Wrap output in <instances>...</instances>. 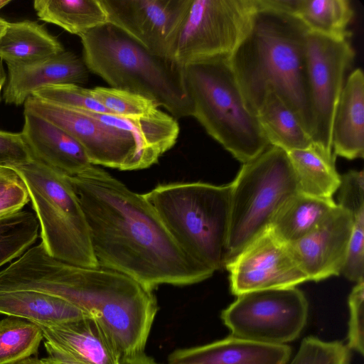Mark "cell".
<instances>
[{"label":"cell","instance_id":"f1b7e54d","mask_svg":"<svg viewBox=\"0 0 364 364\" xmlns=\"http://www.w3.org/2000/svg\"><path fill=\"white\" fill-rule=\"evenodd\" d=\"M43 338L36 323L18 318L0 320V364H14L36 354Z\"/></svg>","mask_w":364,"mask_h":364},{"label":"cell","instance_id":"9a60e30c","mask_svg":"<svg viewBox=\"0 0 364 364\" xmlns=\"http://www.w3.org/2000/svg\"><path fill=\"white\" fill-rule=\"evenodd\" d=\"M352 228L351 215L336 205L311 232L289 244L308 281L318 282L341 273Z\"/></svg>","mask_w":364,"mask_h":364},{"label":"cell","instance_id":"8fae6325","mask_svg":"<svg viewBox=\"0 0 364 364\" xmlns=\"http://www.w3.org/2000/svg\"><path fill=\"white\" fill-rule=\"evenodd\" d=\"M354 58L349 39H336L309 31L306 70L311 139L323 156L334 162L332 124L345 73Z\"/></svg>","mask_w":364,"mask_h":364},{"label":"cell","instance_id":"f35d334b","mask_svg":"<svg viewBox=\"0 0 364 364\" xmlns=\"http://www.w3.org/2000/svg\"><path fill=\"white\" fill-rule=\"evenodd\" d=\"M44 346L48 355L41 359L43 364H85L73 358L47 341L44 342Z\"/></svg>","mask_w":364,"mask_h":364},{"label":"cell","instance_id":"b9f144b4","mask_svg":"<svg viewBox=\"0 0 364 364\" xmlns=\"http://www.w3.org/2000/svg\"><path fill=\"white\" fill-rule=\"evenodd\" d=\"M3 62L4 61L0 59V102L1 101V92L7 80Z\"/></svg>","mask_w":364,"mask_h":364},{"label":"cell","instance_id":"603a6c76","mask_svg":"<svg viewBox=\"0 0 364 364\" xmlns=\"http://www.w3.org/2000/svg\"><path fill=\"white\" fill-rule=\"evenodd\" d=\"M64 50L57 38L43 26L30 20L9 22L0 41V59L6 65H31Z\"/></svg>","mask_w":364,"mask_h":364},{"label":"cell","instance_id":"6da1fadb","mask_svg":"<svg viewBox=\"0 0 364 364\" xmlns=\"http://www.w3.org/2000/svg\"><path fill=\"white\" fill-rule=\"evenodd\" d=\"M67 177L83 210L98 266L151 290L196 284L214 273L181 249L144 194L94 165Z\"/></svg>","mask_w":364,"mask_h":364},{"label":"cell","instance_id":"d6986e66","mask_svg":"<svg viewBox=\"0 0 364 364\" xmlns=\"http://www.w3.org/2000/svg\"><path fill=\"white\" fill-rule=\"evenodd\" d=\"M46 340L85 364H119L121 355L100 323L90 316L38 325Z\"/></svg>","mask_w":364,"mask_h":364},{"label":"cell","instance_id":"4dcf8cb0","mask_svg":"<svg viewBox=\"0 0 364 364\" xmlns=\"http://www.w3.org/2000/svg\"><path fill=\"white\" fill-rule=\"evenodd\" d=\"M90 95L112 114L128 118L148 116L159 107L150 100L129 91L114 87L88 89Z\"/></svg>","mask_w":364,"mask_h":364},{"label":"cell","instance_id":"ee69618b","mask_svg":"<svg viewBox=\"0 0 364 364\" xmlns=\"http://www.w3.org/2000/svg\"><path fill=\"white\" fill-rule=\"evenodd\" d=\"M9 23V22H8L6 20L0 17V41L7 29Z\"/></svg>","mask_w":364,"mask_h":364},{"label":"cell","instance_id":"ffe728a7","mask_svg":"<svg viewBox=\"0 0 364 364\" xmlns=\"http://www.w3.org/2000/svg\"><path fill=\"white\" fill-rule=\"evenodd\" d=\"M333 155L349 160L364 156V75L355 69L343 85L334 113Z\"/></svg>","mask_w":364,"mask_h":364},{"label":"cell","instance_id":"5bb4252c","mask_svg":"<svg viewBox=\"0 0 364 364\" xmlns=\"http://www.w3.org/2000/svg\"><path fill=\"white\" fill-rule=\"evenodd\" d=\"M107 23L151 53L172 59L173 44L191 0H100Z\"/></svg>","mask_w":364,"mask_h":364},{"label":"cell","instance_id":"ac0fdd59","mask_svg":"<svg viewBox=\"0 0 364 364\" xmlns=\"http://www.w3.org/2000/svg\"><path fill=\"white\" fill-rule=\"evenodd\" d=\"M290 355L287 345L264 344L230 336L176 350L169 355L168 364H287Z\"/></svg>","mask_w":364,"mask_h":364},{"label":"cell","instance_id":"e575fe53","mask_svg":"<svg viewBox=\"0 0 364 364\" xmlns=\"http://www.w3.org/2000/svg\"><path fill=\"white\" fill-rule=\"evenodd\" d=\"M338 206L351 216L364 210V174L363 171L351 170L341 176L338 188Z\"/></svg>","mask_w":364,"mask_h":364},{"label":"cell","instance_id":"52a82bcc","mask_svg":"<svg viewBox=\"0 0 364 364\" xmlns=\"http://www.w3.org/2000/svg\"><path fill=\"white\" fill-rule=\"evenodd\" d=\"M13 171L27 188L48 255L75 265L97 267L83 210L67 176L35 159Z\"/></svg>","mask_w":364,"mask_h":364},{"label":"cell","instance_id":"9c48e42d","mask_svg":"<svg viewBox=\"0 0 364 364\" xmlns=\"http://www.w3.org/2000/svg\"><path fill=\"white\" fill-rule=\"evenodd\" d=\"M256 0H191L179 27L172 59L182 67L229 56L246 34Z\"/></svg>","mask_w":364,"mask_h":364},{"label":"cell","instance_id":"2e32d148","mask_svg":"<svg viewBox=\"0 0 364 364\" xmlns=\"http://www.w3.org/2000/svg\"><path fill=\"white\" fill-rule=\"evenodd\" d=\"M8 80L3 92L6 104L19 106L38 90L61 84H84L90 71L82 59L64 50L27 65H7Z\"/></svg>","mask_w":364,"mask_h":364},{"label":"cell","instance_id":"7c38bea8","mask_svg":"<svg viewBox=\"0 0 364 364\" xmlns=\"http://www.w3.org/2000/svg\"><path fill=\"white\" fill-rule=\"evenodd\" d=\"M24 110L55 124L71 136L85 151L91 164L132 171L146 168L133 135L105 124L80 110L31 96Z\"/></svg>","mask_w":364,"mask_h":364},{"label":"cell","instance_id":"60d3db41","mask_svg":"<svg viewBox=\"0 0 364 364\" xmlns=\"http://www.w3.org/2000/svg\"><path fill=\"white\" fill-rule=\"evenodd\" d=\"M20 178L11 169L0 168V191L18 181Z\"/></svg>","mask_w":364,"mask_h":364},{"label":"cell","instance_id":"1f68e13d","mask_svg":"<svg viewBox=\"0 0 364 364\" xmlns=\"http://www.w3.org/2000/svg\"><path fill=\"white\" fill-rule=\"evenodd\" d=\"M32 96L73 109L112 114L90 95L88 89L75 84L46 87Z\"/></svg>","mask_w":364,"mask_h":364},{"label":"cell","instance_id":"7bdbcfd3","mask_svg":"<svg viewBox=\"0 0 364 364\" xmlns=\"http://www.w3.org/2000/svg\"><path fill=\"white\" fill-rule=\"evenodd\" d=\"M14 364H43L41 359L29 357Z\"/></svg>","mask_w":364,"mask_h":364},{"label":"cell","instance_id":"ab89813d","mask_svg":"<svg viewBox=\"0 0 364 364\" xmlns=\"http://www.w3.org/2000/svg\"><path fill=\"white\" fill-rule=\"evenodd\" d=\"M119 364H159L147 356L144 352L130 355L122 356Z\"/></svg>","mask_w":364,"mask_h":364},{"label":"cell","instance_id":"4fadbf2b","mask_svg":"<svg viewBox=\"0 0 364 364\" xmlns=\"http://www.w3.org/2000/svg\"><path fill=\"white\" fill-rule=\"evenodd\" d=\"M225 267L231 292L237 296L253 291L295 287L308 281L289 244L270 228L252 240Z\"/></svg>","mask_w":364,"mask_h":364},{"label":"cell","instance_id":"e0dca14e","mask_svg":"<svg viewBox=\"0 0 364 364\" xmlns=\"http://www.w3.org/2000/svg\"><path fill=\"white\" fill-rule=\"evenodd\" d=\"M21 133L33 159L67 176L77 175L92 165L77 141L38 115L24 110Z\"/></svg>","mask_w":364,"mask_h":364},{"label":"cell","instance_id":"5b68a950","mask_svg":"<svg viewBox=\"0 0 364 364\" xmlns=\"http://www.w3.org/2000/svg\"><path fill=\"white\" fill-rule=\"evenodd\" d=\"M230 183L160 184L144 193L181 249L213 272L225 267Z\"/></svg>","mask_w":364,"mask_h":364},{"label":"cell","instance_id":"83f0119b","mask_svg":"<svg viewBox=\"0 0 364 364\" xmlns=\"http://www.w3.org/2000/svg\"><path fill=\"white\" fill-rule=\"evenodd\" d=\"M348 0H294L292 14L309 32L336 39H349L353 17Z\"/></svg>","mask_w":364,"mask_h":364},{"label":"cell","instance_id":"277c9868","mask_svg":"<svg viewBox=\"0 0 364 364\" xmlns=\"http://www.w3.org/2000/svg\"><path fill=\"white\" fill-rule=\"evenodd\" d=\"M79 37L87 69L111 87L141 95L175 119L193 115L183 67L173 59L151 53L109 23Z\"/></svg>","mask_w":364,"mask_h":364},{"label":"cell","instance_id":"7402d4cb","mask_svg":"<svg viewBox=\"0 0 364 364\" xmlns=\"http://www.w3.org/2000/svg\"><path fill=\"white\" fill-rule=\"evenodd\" d=\"M0 314L44 326L59 325L89 316L60 297L34 290L0 291Z\"/></svg>","mask_w":364,"mask_h":364},{"label":"cell","instance_id":"484cf974","mask_svg":"<svg viewBox=\"0 0 364 364\" xmlns=\"http://www.w3.org/2000/svg\"><path fill=\"white\" fill-rule=\"evenodd\" d=\"M33 8L40 20L78 36L107 23L100 0H36Z\"/></svg>","mask_w":364,"mask_h":364},{"label":"cell","instance_id":"d590c367","mask_svg":"<svg viewBox=\"0 0 364 364\" xmlns=\"http://www.w3.org/2000/svg\"><path fill=\"white\" fill-rule=\"evenodd\" d=\"M350 319L348 322V348L360 354L364 348V280L356 283L348 298Z\"/></svg>","mask_w":364,"mask_h":364},{"label":"cell","instance_id":"836d02e7","mask_svg":"<svg viewBox=\"0 0 364 364\" xmlns=\"http://www.w3.org/2000/svg\"><path fill=\"white\" fill-rule=\"evenodd\" d=\"M353 228L341 274L348 280H364V211L351 216Z\"/></svg>","mask_w":364,"mask_h":364},{"label":"cell","instance_id":"30bf717a","mask_svg":"<svg viewBox=\"0 0 364 364\" xmlns=\"http://www.w3.org/2000/svg\"><path fill=\"white\" fill-rule=\"evenodd\" d=\"M308 302L295 287L258 290L237 296L221 314L231 336L255 343L286 345L296 339L308 316Z\"/></svg>","mask_w":364,"mask_h":364},{"label":"cell","instance_id":"8d00e7d4","mask_svg":"<svg viewBox=\"0 0 364 364\" xmlns=\"http://www.w3.org/2000/svg\"><path fill=\"white\" fill-rule=\"evenodd\" d=\"M33 159L21 133L0 130V168L14 170Z\"/></svg>","mask_w":364,"mask_h":364},{"label":"cell","instance_id":"8992f818","mask_svg":"<svg viewBox=\"0 0 364 364\" xmlns=\"http://www.w3.org/2000/svg\"><path fill=\"white\" fill-rule=\"evenodd\" d=\"M183 69L192 117L208 134L242 164L270 146L257 114L246 104L228 56L197 61Z\"/></svg>","mask_w":364,"mask_h":364},{"label":"cell","instance_id":"ba28073f","mask_svg":"<svg viewBox=\"0 0 364 364\" xmlns=\"http://www.w3.org/2000/svg\"><path fill=\"white\" fill-rule=\"evenodd\" d=\"M230 186L225 265L269 229L282 205L299 192L287 153L272 145L244 163Z\"/></svg>","mask_w":364,"mask_h":364},{"label":"cell","instance_id":"f546056e","mask_svg":"<svg viewBox=\"0 0 364 364\" xmlns=\"http://www.w3.org/2000/svg\"><path fill=\"white\" fill-rule=\"evenodd\" d=\"M39 228L36 214L27 210L0 218V267L29 249L38 237Z\"/></svg>","mask_w":364,"mask_h":364},{"label":"cell","instance_id":"cb8c5ba5","mask_svg":"<svg viewBox=\"0 0 364 364\" xmlns=\"http://www.w3.org/2000/svg\"><path fill=\"white\" fill-rule=\"evenodd\" d=\"M336 205L333 198L298 192L279 208L269 228L286 243H294L315 228Z\"/></svg>","mask_w":364,"mask_h":364},{"label":"cell","instance_id":"d4e9b609","mask_svg":"<svg viewBox=\"0 0 364 364\" xmlns=\"http://www.w3.org/2000/svg\"><path fill=\"white\" fill-rule=\"evenodd\" d=\"M256 114L270 145L286 152L312 145L296 114L276 93L270 92L265 97Z\"/></svg>","mask_w":364,"mask_h":364},{"label":"cell","instance_id":"f6af8a7d","mask_svg":"<svg viewBox=\"0 0 364 364\" xmlns=\"http://www.w3.org/2000/svg\"><path fill=\"white\" fill-rule=\"evenodd\" d=\"M11 2V0H0V9Z\"/></svg>","mask_w":364,"mask_h":364},{"label":"cell","instance_id":"3957f363","mask_svg":"<svg viewBox=\"0 0 364 364\" xmlns=\"http://www.w3.org/2000/svg\"><path fill=\"white\" fill-rule=\"evenodd\" d=\"M309 30L277 0H256L248 31L228 56L248 108L255 114L270 92L296 114L311 137L306 70Z\"/></svg>","mask_w":364,"mask_h":364},{"label":"cell","instance_id":"74e56055","mask_svg":"<svg viewBox=\"0 0 364 364\" xmlns=\"http://www.w3.org/2000/svg\"><path fill=\"white\" fill-rule=\"evenodd\" d=\"M30 197L21 179L0 191V218L20 211Z\"/></svg>","mask_w":364,"mask_h":364},{"label":"cell","instance_id":"44dd1931","mask_svg":"<svg viewBox=\"0 0 364 364\" xmlns=\"http://www.w3.org/2000/svg\"><path fill=\"white\" fill-rule=\"evenodd\" d=\"M109 126L130 132L134 137L140 153L148 167L176 142L180 127L177 120L159 109L154 113L140 117H122L80 110Z\"/></svg>","mask_w":364,"mask_h":364},{"label":"cell","instance_id":"4316f807","mask_svg":"<svg viewBox=\"0 0 364 364\" xmlns=\"http://www.w3.org/2000/svg\"><path fill=\"white\" fill-rule=\"evenodd\" d=\"M296 178L299 191L321 198H332L341 183L335 162L313 145L287 152Z\"/></svg>","mask_w":364,"mask_h":364},{"label":"cell","instance_id":"d6a6232c","mask_svg":"<svg viewBox=\"0 0 364 364\" xmlns=\"http://www.w3.org/2000/svg\"><path fill=\"white\" fill-rule=\"evenodd\" d=\"M287 364H350V349L340 341H325L310 336L305 338Z\"/></svg>","mask_w":364,"mask_h":364},{"label":"cell","instance_id":"7a4b0ae2","mask_svg":"<svg viewBox=\"0 0 364 364\" xmlns=\"http://www.w3.org/2000/svg\"><path fill=\"white\" fill-rule=\"evenodd\" d=\"M60 297L95 319L121 357L143 353L158 311L153 290L119 272L55 259L41 243L0 272V291Z\"/></svg>","mask_w":364,"mask_h":364}]
</instances>
